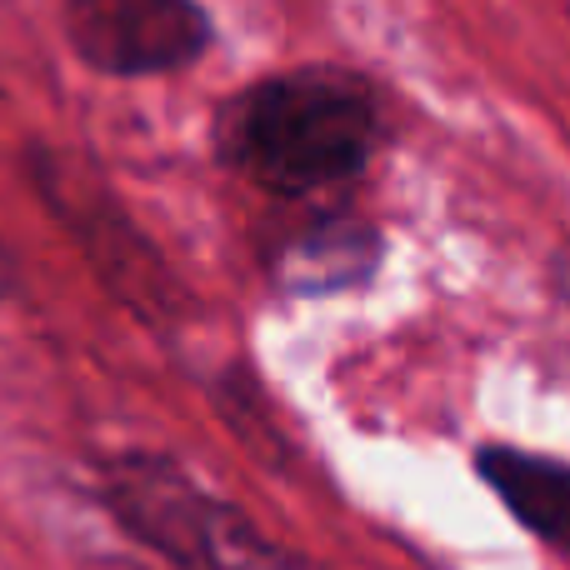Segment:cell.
Wrapping results in <instances>:
<instances>
[{"instance_id":"obj_1","label":"cell","mask_w":570,"mask_h":570,"mask_svg":"<svg viewBox=\"0 0 570 570\" xmlns=\"http://www.w3.org/2000/svg\"><path fill=\"white\" fill-rule=\"evenodd\" d=\"M381 146V106L361 76L301 66L266 76L220 116V150L276 196H315L355 180Z\"/></svg>"},{"instance_id":"obj_2","label":"cell","mask_w":570,"mask_h":570,"mask_svg":"<svg viewBox=\"0 0 570 570\" xmlns=\"http://www.w3.org/2000/svg\"><path fill=\"white\" fill-rule=\"evenodd\" d=\"M106 501L140 546L166 556L176 570H305L236 505L216 501L206 485L156 455L110 465Z\"/></svg>"},{"instance_id":"obj_3","label":"cell","mask_w":570,"mask_h":570,"mask_svg":"<svg viewBox=\"0 0 570 570\" xmlns=\"http://www.w3.org/2000/svg\"><path fill=\"white\" fill-rule=\"evenodd\" d=\"M66 30L76 56L106 76H166L210 40L196 0H66Z\"/></svg>"},{"instance_id":"obj_4","label":"cell","mask_w":570,"mask_h":570,"mask_svg":"<svg viewBox=\"0 0 570 570\" xmlns=\"http://www.w3.org/2000/svg\"><path fill=\"white\" fill-rule=\"evenodd\" d=\"M475 471L525 531L556 551H570V461L521 451V445H481Z\"/></svg>"},{"instance_id":"obj_5","label":"cell","mask_w":570,"mask_h":570,"mask_svg":"<svg viewBox=\"0 0 570 570\" xmlns=\"http://www.w3.org/2000/svg\"><path fill=\"white\" fill-rule=\"evenodd\" d=\"M375 236L355 226H325L315 236H301L291 250H285L281 281L291 291H341V285H355L371 276L375 266Z\"/></svg>"}]
</instances>
